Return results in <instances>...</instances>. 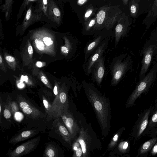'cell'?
Instances as JSON below:
<instances>
[{"label":"cell","instance_id":"8d00e7d4","mask_svg":"<svg viewBox=\"0 0 157 157\" xmlns=\"http://www.w3.org/2000/svg\"><path fill=\"white\" fill-rule=\"evenodd\" d=\"M28 51L29 54L30 55L33 54V50L32 46L30 44L28 48Z\"/></svg>","mask_w":157,"mask_h":157},{"label":"cell","instance_id":"ee69618b","mask_svg":"<svg viewBox=\"0 0 157 157\" xmlns=\"http://www.w3.org/2000/svg\"><path fill=\"white\" fill-rule=\"evenodd\" d=\"M123 3L124 5H127L129 0H122Z\"/></svg>","mask_w":157,"mask_h":157},{"label":"cell","instance_id":"83f0119b","mask_svg":"<svg viewBox=\"0 0 157 157\" xmlns=\"http://www.w3.org/2000/svg\"><path fill=\"white\" fill-rule=\"evenodd\" d=\"M148 16L152 17H157V0H155L149 10Z\"/></svg>","mask_w":157,"mask_h":157},{"label":"cell","instance_id":"7c38bea8","mask_svg":"<svg viewBox=\"0 0 157 157\" xmlns=\"http://www.w3.org/2000/svg\"><path fill=\"white\" fill-rule=\"evenodd\" d=\"M34 45L39 51L52 54L54 53V39L49 36H37L33 39Z\"/></svg>","mask_w":157,"mask_h":157},{"label":"cell","instance_id":"1f68e13d","mask_svg":"<svg viewBox=\"0 0 157 157\" xmlns=\"http://www.w3.org/2000/svg\"><path fill=\"white\" fill-rule=\"evenodd\" d=\"M40 79L42 82L47 87L50 89H52V87L49 83L46 78L44 75H42L40 77Z\"/></svg>","mask_w":157,"mask_h":157},{"label":"cell","instance_id":"f907efd6","mask_svg":"<svg viewBox=\"0 0 157 157\" xmlns=\"http://www.w3.org/2000/svg\"><path fill=\"white\" fill-rule=\"evenodd\" d=\"M148 0V1L149 0Z\"/></svg>","mask_w":157,"mask_h":157},{"label":"cell","instance_id":"7a4b0ae2","mask_svg":"<svg viewBox=\"0 0 157 157\" xmlns=\"http://www.w3.org/2000/svg\"><path fill=\"white\" fill-rule=\"evenodd\" d=\"M81 128L77 141L82 151V157H89L91 152L101 147V142L97 138L90 124H88L82 115L76 110L74 113Z\"/></svg>","mask_w":157,"mask_h":157},{"label":"cell","instance_id":"ab89813d","mask_svg":"<svg viewBox=\"0 0 157 157\" xmlns=\"http://www.w3.org/2000/svg\"><path fill=\"white\" fill-rule=\"evenodd\" d=\"M28 78L27 76L25 75L24 76L23 75H22L20 81L22 82H23V81L27 82L28 81Z\"/></svg>","mask_w":157,"mask_h":157},{"label":"cell","instance_id":"f6af8a7d","mask_svg":"<svg viewBox=\"0 0 157 157\" xmlns=\"http://www.w3.org/2000/svg\"><path fill=\"white\" fill-rule=\"evenodd\" d=\"M3 59L1 55H0V63L1 64L2 63Z\"/></svg>","mask_w":157,"mask_h":157},{"label":"cell","instance_id":"44dd1931","mask_svg":"<svg viewBox=\"0 0 157 157\" xmlns=\"http://www.w3.org/2000/svg\"><path fill=\"white\" fill-rule=\"evenodd\" d=\"M125 130L124 127L120 128L113 136L112 140L109 144L107 150H112L117 145V143L119 141L120 138L123 131Z\"/></svg>","mask_w":157,"mask_h":157},{"label":"cell","instance_id":"bcb514c9","mask_svg":"<svg viewBox=\"0 0 157 157\" xmlns=\"http://www.w3.org/2000/svg\"><path fill=\"white\" fill-rule=\"evenodd\" d=\"M155 105L154 107H157V98L156 99L155 101Z\"/></svg>","mask_w":157,"mask_h":157},{"label":"cell","instance_id":"ffe728a7","mask_svg":"<svg viewBox=\"0 0 157 157\" xmlns=\"http://www.w3.org/2000/svg\"><path fill=\"white\" fill-rule=\"evenodd\" d=\"M156 126H157V107H154L150 116L147 126L143 134Z\"/></svg>","mask_w":157,"mask_h":157},{"label":"cell","instance_id":"b9f144b4","mask_svg":"<svg viewBox=\"0 0 157 157\" xmlns=\"http://www.w3.org/2000/svg\"><path fill=\"white\" fill-rule=\"evenodd\" d=\"M36 66L38 67H41L43 65L42 63L40 61H38L36 62Z\"/></svg>","mask_w":157,"mask_h":157},{"label":"cell","instance_id":"484cf974","mask_svg":"<svg viewBox=\"0 0 157 157\" xmlns=\"http://www.w3.org/2000/svg\"><path fill=\"white\" fill-rule=\"evenodd\" d=\"M119 151L123 153L128 152L130 150V144L128 140H124L119 144L118 147Z\"/></svg>","mask_w":157,"mask_h":157},{"label":"cell","instance_id":"8fae6325","mask_svg":"<svg viewBox=\"0 0 157 157\" xmlns=\"http://www.w3.org/2000/svg\"><path fill=\"white\" fill-rule=\"evenodd\" d=\"M40 136L33 138L17 147L10 154V157H19L27 154L33 151L38 145Z\"/></svg>","mask_w":157,"mask_h":157},{"label":"cell","instance_id":"7402d4cb","mask_svg":"<svg viewBox=\"0 0 157 157\" xmlns=\"http://www.w3.org/2000/svg\"><path fill=\"white\" fill-rule=\"evenodd\" d=\"M140 0H131L129 4L130 13L131 16L135 17L138 13Z\"/></svg>","mask_w":157,"mask_h":157},{"label":"cell","instance_id":"d590c367","mask_svg":"<svg viewBox=\"0 0 157 157\" xmlns=\"http://www.w3.org/2000/svg\"><path fill=\"white\" fill-rule=\"evenodd\" d=\"M6 60L9 62H13L15 61L14 58L10 56H8L5 57Z\"/></svg>","mask_w":157,"mask_h":157},{"label":"cell","instance_id":"816d5d0a","mask_svg":"<svg viewBox=\"0 0 157 157\" xmlns=\"http://www.w3.org/2000/svg\"></svg>","mask_w":157,"mask_h":157},{"label":"cell","instance_id":"4316f807","mask_svg":"<svg viewBox=\"0 0 157 157\" xmlns=\"http://www.w3.org/2000/svg\"><path fill=\"white\" fill-rule=\"evenodd\" d=\"M95 10V8L91 5L87 7L84 16V19L85 21L91 18V17L94 14Z\"/></svg>","mask_w":157,"mask_h":157},{"label":"cell","instance_id":"cb8c5ba5","mask_svg":"<svg viewBox=\"0 0 157 157\" xmlns=\"http://www.w3.org/2000/svg\"><path fill=\"white\" fill-rule=\"evenodd\" d=\"M96 22V16L85 21L84 23L85 32L87 33L91 29L94 31V28Z\"/></svg>","mask_w":157,"mask_h":157},{"label":"cell","instance_id":"7dc6e473","mask_svg":"<svg viewBox=\"0 0 157 157\" xmlns=\"http://www.w3.org/2000/svg\"><path fill=\"white\" fill-rule=\"evenodd\" d=\"M47 0H43V3L44 4L46 5L47 4Z\"/></svg>","mask_w":157,"mask_h":157},{"label":"cell","instance_id":"836d02e7","mask_svg":"<svg viewBox=\"0 0 157 157\" xmlns=\"http://www.w3.org/2000/svg\"><path fill=\"white\" fill-rule=\"evenodd\" d=\"M61 50L63 53L66 54L69 52V48L67 46H62L61 48Z\"/></svg>","mask_w":157,"mask_h":157},{"label":"cell","instance_id":"d4e9b609","mask_svg":"<svg viewBox=\"0 0 157 157\" xmlns=\"http://www.w3.org/2000/svg\"><path fill=\"white\" fill-rule=\"evenodd\" d=\"M74 151L73 157H82V151L79 143L76 140L74 141L72 145Z\"/></svg>","mask_w":157,"mask_h":157},{"label":"cell","instance_id":"f1b7e54d","mask_svg":"<svg viewBox=\"0 0 157 157\" xmlns=\"http://www.w3.org/2000/svg\"><path fill=\"white\" fill-rule=\"evenodd\" d=\"M143 136H146L150 137H157V126L151 128L146 133H144Z\"/></svg>","mask_w":157,"mask_h":157},{"label":"cell","instance_id":"603a6c76","mask_svg":"<svg viewBox=\"0 0 157 157\" xmlns=\"http://www.w3.org/2000/svg\"><path fill=\"white\" fill-rule=\"evenodd\" d=\"M44 156L46 157H57V154L55 147L52 145H48L45 149Z\"/></svg>","mask_w":157,"mask_h":157},{"label":"cell","instance_id":"74e56055","mask_svg":"<svg viewBox=\"0 0 157 157\" xmlns=\"http://www.w3.org/2000/svg\"><path fill=\"white\" fill-rule=\"evenodd\" d=\"M53 12L54 14L56 16H59L60 15V12L59 10L57 8H55L53 9Z\"/></svg>","mask_w":157,"mask_h":157},{"label":"cell","instance_id":"7bdbcfd3","mask_svg":"<svg viewBox=\"0 0 157 157\" xmlns=\"http://www.w3.org/2000/svg\"><path fill=\"white\" fill-rule=\"evenodd\" d=\"M17 86L19 87L22 88L24 86V85L23 82H21L18 84Z\"/></svg>","mask_w":157,"mask_h":157},{"label":"cell","instance_id":"d6986e66","mask_svg":"<svg viewBox=\"0 0 157 157\" xmlns=\"http://www.w3.org/2000/svg\"><path fill=\"white\" fill-rule=\"evenodd\" d=\"M34 130L24 131L17 135L12 137L9 141V143L15 144L33 136L36 134Z\"/></svg>","mask_w":157,"mask_h":157},{"label":"cell","instance_id":"4fadbf2b","mask_svg":"<svg viewBox=\"0 0 157 157\" xmlns=\"http://www.w3.org/2000/svg\"><path fill=\"white\" fill-rule=\"evenodd\" d=\"M155 49V46L150 45L144 50L142 65L139 74L140 80L142 79L150 65L152 61L153 53Z\"/></svg>","mask_w":157,"mask_h":157},{"label":"cell","instance_id":"4dcf8cb0","mask_svg":"<svg viewBox=\"0 0 157 157\" xmlns=\"http://www.w3.org/2000/svg\"><path fill=\"white\" fill-rule=\"evenodd\" d=\"M3 116L5 118H10L11 116V113L10 109L8 107L6 108L3 111Z\"/></svg>","mask_w":157,"mask_h":157},{"label":"cell","instance_id":"277c9868","mask_svg":"<svg viewBox=\"0 0 157 157\" xmlns=\"http://www.w3.org/2000/svg\"><path fill=\"white\" fill-rule=\"evenodd\" d=\"M157 73V63L155 64L144 77L138 82L128 98L125 104L129 108L135 104V101L143 93L147 92L154 82Z\"/></svg>","mask_w":157,"mask_h":157},{"label":"cell","instance_id":"f35d334b","mask_svg":"<svg viewBox=\"0 0 157 157\" xmlns=\"http://www.w3.org/2000/svg\"><path fill=\"white\" fill-rule=\"evenodd\" d=\"M88 0H78L77 4L78 5L82 6L85 4Z\"/></svg>","mask_w":157,"mask_h":157},{"label":"cell","instance_id":"ac0fdd59","mask_svg":"<svg viewBox=\"0 0 157 157\" xmlns=\"http://www.w3.org/2000/svg\"><path fill=\"white\" fill-rule=\"evenodd\" d=\"M157 142V137H153L145 142L140 146L137 151L138 157H146L152 147Z\"/></svg>","mask_w":157,"mask_h":157},{"label":"cell","instance_id":"52a82bcc","mask_svg":"<svg viewBox=\"0 0 157 157\" xmlns=\"http://www.w3.org/2000/svg\"><path fill=\"white\" fill-rule=\"evenodd\" d=\"M154 108L151 105L148 109L138 115V118L135 124L132 133L133 138L138 140L143 136L148 123L150 116Z\"/></svg>","mask_w":157,"mask_h":157},{"label":"cell","instance_id":"5bb4252c","mask_svg":"<svg viewBox=\"0 0 157 157\" xmlns=\"http://www.w3.org/2000/svg\"><path fill=\"white\" fill-rule=\"evenodd\" d=\"M104 58L101 56L95 64L92 71V80L99 86L105 75V67Z\"/></svg>","mask_w":157,"mask_h":157},{"label":"cell","instance_id":"d6a6232c","mask_svg":"<svg viewBox=\"0 0 157 157\" xmlns=\"http://www.w3.org/2000/svg\"><path fill=\"white\" fill-rule=\"evenodd\" d=\"M150 152L152 156H154L157 155V142L154 144Z\"/></svg>","mask_w":157,"mask_h":157},{"label":"cell","instance_id":"ba28073f","mask_svg":"<svg viewBox=\"0 0 157 157\" xmlns=\"http://www.w3.org/2000/svg\"><path fill=\"white\" fill-rule=\"evenodd\" d=\"M59 117L71 134L74 141L78 137L81 130L80 126L74 113L69 108Z\"/></svg>","mask_w":157,"mask_h":157},{"label":"cell","instance_id":"9c48e42d","mask_svg":"<svg viewBox=\"0 0 157 157\" xmlns=\"http://www.w3.org/2000/svg\"><path fill=\"white\" fill-rule=\"evenodd\" d=\"M108 44L107 39H104L95 51L91 55L86 62L83 64V69L86 74L89 76L92 72L93 67L105 50Z\"/></svg>","mask_w":157,"mask_h":157},{"label":"cell","instance_id":"9a60e30c","mask_svg":"<svg viewBox=\"0 0 157 157\" xmlns=\"http://www.w3.org/2000/svg\"><path fill=\"white\" fill-rule=\"evenodd\" d=\"M54 122L58 132L63 140L64 143L69 147H72L74 142L73 139L71 134L61 120L60 117L56 118Z\"/></svg>","mask_w":157,"mask_h":157},{"label":"cell","instance_id":"3957f363","mask_svg":"<svg viewBox=\"0 0 157 157\" xmlns=\"http://www.w3.org/2000/svg\"><path fill=\"white\" fill-rule=\"evenodd\" d=\"M122 12L118 6L105 5L101 7L95 16L96 22L94 31L104 28L109 31L117 22Z\"/></svg>","mask_w":157,"mask_h":157},{"label":"cell","instance_id":"e0dca14e","mask_svg":"<svg viewBox=\"0 0 157 157\" xmlns=\"http://www.w3.org/2000/svg\"><path fill=\"white\" fill-rule=\"evenodd\" d=\"M104 38L101 35H99L94 39L87 44L84 49V62L85 63L89 57L95 51L101 42Z\"/></svg>","mask_w":157,"mask_h":157},{"label":"cell","instance_id":"6da1fadb","mask_svg":"<svg viewBox=\"0 0 157 157\" xmlns=\"http://www.w3.org/2000/svg\"><path fill=\"white\" fill-rule=\"evenodd\" d=\"M82 84L86 95L96 114L102 134L106 137L110 130L111 120L109 100L91 83L83 80Z\"/></svg>","mask_w":157,"mask_h":157},{"label":"cell","instance_id":"30bf717a","mask_svg":"<svg viewBox=\"0 0 157 157\" xmlns=\"http://www.w3.org/2000/svg\"><path fill=\"white\" fill-rule=\"evenodd\" d=\"M115 29V46H117L121 38L127 34L130 25L128 16L124 12L118 17Z\"/></svg>","mask_w":157,"mask_h":157},{"label":"cell","instance_id":"2e32d148","mask_svg":"<svg viewBox=\"0 0 157 157\" xmlns=\"http://www.w3.org/2000/svg\"><path fill=\"white\" fill-rule=\"evenodd\" d=\"M19 105L21 110L26 115L34 119L39 117L40 111L27 101L22 100L20 101Z\"/></svg>","mask_w":157,"mask_h":157},{"label":"cell","instance_id":"f546056e","mask_svg":"<svg viewBox=\"0 0 157 157\" xmlns=\"http://www.w3.org/2000/svg\"><path fill=\"white\" fill-rule=\"evenodd\" d=\"M43 101L47 113L51 117V104L44 97H43Z\"/></svg>","mask_w":157,"mask_h":157},{"label":"cell","instance_id":"8992f818","mask_svg":"<svg viewBox=\"0 0 157 157\" xmlns=\"http://www.w3.org/2000/svg\"><path fill=\"white\" fill-rule=\"evenodd\" d=\"M69 108L67 94L66 90L62 87L58 95L51 104V117L56 119Z\"/></svg>","mask_w":157,"mask_h":157},{"label":"cell","instance_id":"5b68a950","mask_svg":"<svg viewBox=\"0 0 157 157\" xmlns=\"http://www.w3.org/2000/svg\"><path fill=\"white\" fill-rule=\"evenodd\" d=\"M123 54L113 59L111 63L110 71L112 76L111 85H117L128 70L131 64L130 58H126Z\"/></svg>","mask_w":157,"mask_h":157},{"label":"cell","instance_id":"681fc988","mask_svg":"<svg viewBox=\"0 0 157 157\" xmlns=\"http://www.w3.org/2000/svg\"></svg>","mask_w":157,"mask_h":157},{"label":"cell","instance_id":"e575fe53","mask_svg":"<svg viewBox=\"0 0 157 157\" xmlns=\"http://www.w3.org/2000/svg\"><path fill=\"white\" fill-rule=\"evenodd\" d=\"M60 90H59L57 85H56L53 88V92L55 96V97L57 96L60 92Z\"/></svg>","mask_w":157,"mask_h":157},{"label":"cell","instance_id":"c3c4849f","mask_svg":"<svg viewBox=\"0 0 157 157\" xmlns=\"http://www.w3.org/2000/svg\"><path fill=\"white\" fill-rule=\"evenodd\" d=\"M1 105H0V113H1Z\"/></svg>","mask_w":157,"mask_h":157},{"label":"cell","instance_id":"60d3db41","mask_svg":"<svg viewBox=\"0 0 157 157\" xmlns=\"http://www.w3.org/2000/svg\"><path fill=\"white\" fill-rule=\"evenodd\" d=\"M31 11L30 10H29L26 13V19L28 20H29L31 14Z\"/></svg>","mask_w":157,"mask_h":157}]
</instances>
